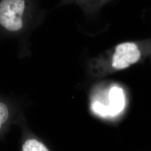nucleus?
Returning <instances> with one entry per match:
<instances>
[{
    "mask_svg": "<svg viewBox=\"0 0 151 151\" xmlns=\"http://www.w3.org/2000/svg\"><path fill=\"white\" fill-rule=\"evenodd\" d=\"M26 0H2L0 2V25L6 30L18 32L24 27Z\"/></svg>",
    "mask_w": 151,
    "mask_h": 151,
    "instance_id": "1",
    "label": "nucleus"
},
{
    "mask_svg": "<svg viewBox=\"0 0 151 151\" xmlns=\"http://www.w3.org/2000/svg\"><path fill=\"white\" fill-rule=\"evenodd\" d=\"M9 103L0 98V135L4 132L9 124L12 111Z\"/></svg>",
    "mask_w": 151,
    "mask_h": 151,
    "instance_id": "3",
    "label": "nucleus"
},
{
    "mask_svg": "<svg viewBox=\"0 0 151 151\" xmlns=\"http://www.w3.org/2000/svg\"><path fill=\"white\" fill-rule=\"evenodd\" d=\"M22 151H50L43 143L35 138L28 139L22 146Z\"/></svg>",
    "mask_w": 151,
    "mask_h": 151,
    "instance_id": "4",
    "label": "nucleus"
},
{
    "mask_svg": "<svg viewBox=\"0 0 151 151\" xmlns=\"http://www.w3.org/2000/svg\"><path fill=\"white\" fill-rule=\"evenodd\" d=\"M142 55V50L137 43L127 42L119 44L111 55L110 65L115 70H123L137 63Z\"/></svg>",
    "mask_w": 151,
    "mask_h": 151,
    "instance_id": "2",
    "label": "nucleus"
}]
</instances>
